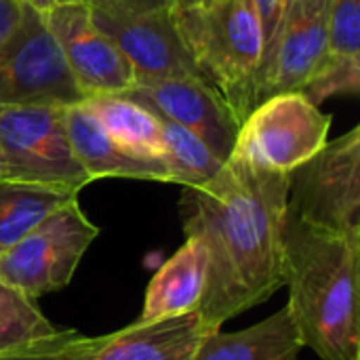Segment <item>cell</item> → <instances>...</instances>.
<instances>
[{"label":"cell","instance_id":"obj_6","mask_svg":"<svg viewBox=\"0 0 360 360\" xmlns=\"http://www.w3.org/2000/svg\"><path fill=\"white\" fill-rule=\"evenodd\" d=\"M97 234L99 228L74 198L0 253V283L32 300L61 291Z\"/></svg>","mask_w":360,"mask_h":360},{"label":"cell","instance_id":"obj_2","mask_svg":"<svg viewBox=\"0 0 360 360\" xmlns=\"http://www.w3.org/2000/svg\"><path fill=\"white\" fill-rule=\"evenodd\" d=\"M360 240L316 230L287 213L283 281L304 348L321 360H360Z\"/></svg>","mask_w":360,"mask_h":360},{"label":"cell","instance_id":"obj_18","mask_svg":"<svg viewBox=\"0 0 360 360\" xmlns=\"http://www.w3.org/2000/svg\"><path fill=\"white\" fill-rule=\"evenodd\" d=\"M74 198H78L74 192L30 181L0 179V253Z\"/></svg>","mask_w":360,"mask_h":360},{"label":"cell","instance_id":"obj_11","mask_svg":"<svg viewBox=\"0 0 360 360\" xmlns=\"http://www.w3.org/2000/svg\"><path fill=\"white\" fill-rule=\"evenodd\" d=\"M331 0H287L259 86V101L302 91L327 57Z\"/></svg>","mask_w":360,"mask_h":360},{"label":"cell","instance_id":"obj_27","mask_svg":"<svg viewBox=\"0 0 360 360\" xmlns=\"http://www.w3.org/2000/svg\"><path fill=\"white\" fill-rule=\"evenodd\" d=\"M215 0H173V8H192V6H205Z\"/></svg>","mask_w":360,"mask_h":360},{"label":"cell","instance_id":"obj_4","mask_svg":"<svg viewBox=\"0 0 360 360\" xmlns=\"http://www.w3.org/2000/svg\"><path fill=\"white\" fill-rule=\"evenodd\" d=\"M65 105H0V179L78 194L91 177L78 162L63 118Z\"/></svg>","mask_w":360,"mask_h":360},{"label":"cell","instance_id":"obj_14","mask_svg":"<svg viewBox=\"0 0 360 360\" xmlns=\"http://www.w3.org/2000/svg\"><path fill=\"white\" fill-rule=\"evenodd\" d=\"M205 333L198 310L156 323H133L108 333L89 360H188Z\"/></svg>","mask_w":360,"mask_h":360},{"label":"cell","instance_id":"obj_23","mask_svg":"<svg viewBox=\"0 0 360 360\" xmlns=\"http://www.w3.org/2000/svg\"><path fill=\"white\" fill-rule=\"evenodd\" d=\"M93 13L112 19L143 17L160 11H173V0H82Z\"/></svg>","mask_w":360,"mask_h":360},{"label":"cell","instance_id":"obj_1","mask_svg":"<svg viewBox=\"0 0 360 360\" xmlns=\"http://www.w3.org/2000/svg\"><path fill=\"white\" fill-rule=\"evenodd\" d=\"M289 173L232 152L207 184L184 188L186 236L207 249V283L198 316L207 331L268 302L283 281V230Z\"/></svg>","mask_w":360,"mask_h":360},{"label":"cell","instance_id":"obj_9","mask_svg":"<svg viewBox=\"0 0 360 360\" xmlns=\"http://www.w3.org/2000/svg\"><path fill=\"white\" fill-rule=\"evenodd\" d=\"M42 15L84 99L93 95H118L135 86L131 63L114 40L97 27L84 2L61 4Z\"/></svg>","mask_w":360,"mask_h":360},{"label":"cell","instance_id":"obj_25","mask_svg":"<svg viewBox=\"0 0 360 360\" xmlns=\"http://www.w3.org/2000/svg\"><path fill=\"white\" fill-rule=\"evenodd\" d=\"M21 13L23 4L19 0H0V44L11 36V32L19 23Z\"/></svg>","mask_w":360,"mask_h":360},{"label":"cell","instance_id":"obj_20","mask_svg":"<svg viewBox=\"0 0 360 360\" xmlns=\"http://www.w3.org/2000/svg\"><path fill=\"white\" fill-rule=\"evenodd\" d=\"M36 306V300L0 283V352L32 346L59 333Z\"/></svg>","mask_w":360,"mask_h":360},{"label":"cell","instance_id":"obj_21","mask_svg":"<svg viewBox=\"0 0 360 360\" xmlns=\"http://www.w3.org/2000/svg\"><path fill=\"white\" fill-rule=\"evenodd\" d=\"M103 342L105 335L86 338L74 329H61L51 340L0 352V360H89Z\"/></svg>","mask_w":360,"mask_h":360},{"label":"cell","instance_id":"obj_17","mask_svg":"<svg viewBox=\"0 0 360 360\" xmlns=\"http://www.w3.org/2000/svg\"><path fill=\"white\" fill-rule=\"evenodd\" d=\"M84 103L105 131L131 154L165 165V141L160 120L154 112L124 95H93ZM167 167V165H165Z\"/></svg>","mask_w":360,"mask_h":360},{"label":"cell","instance_id":"obj_10","mask_svg":"<svg viewBox=\"0 0 360 360\" xmlns=\"http://www.w3.org/2000/svg\"><path fill=\"white\" fill-rule=\"evenodd\" d=\"M120 95L188 129L224 162L230 158L236 146L238 122L221 95L200 76L139 82Z\"/></svg>","mask_w":360,"mask_h":360},{"label":"cell","instance_id":"obj_24","mask_svg":"<svg viewBox=\"0 0 360 360\" xmlns=\"http://www.w3.org/2000/svg\"><path fill=\"white\" fill-rule=\"evenodd\" d=\"M253 4L259 13L262 25H264V42H266L264 65H262V76H264V68H266V61H268V55H270V49H272V42H274V36H276V30H278L287 0H253Z\"/></svg>","mask_w":360,"mask_h":360},{"label":"cell","instance_id":"obj_26","mask_svg":"<svg viewBox=\"0 0 360 360\" xmlns=\"http://www.w3.org/2000/svg\"><path fill=\"white\" fill-rule=\"evenodd\" d=\"M19 2L27 4V6H32V8L40 11V13H46V11H51V8H55V6H61V4H74V2H82V0H19Z\"/></svg>","mask_w":360,"mask_h":360},{"label":"cell","instance_id":"obj_13","mask_svg":"<svg viewBox=\"0 0 360 360\" xmlns=\"http://www.w3.org/2000/svg\"><path fill=\"white\" fill-rule=\"evenodd\" d=\"M63 118L72 150L91 181L101 177H124L171 184L169 171L162 162L146 160L124 150L89 110L84 99L65 105Z\"/></svg>","mask_w":360,"mask_h":360},{"label":"cell","instance_id":"obj_5","mask_svg":"<svg viewBox=\"0 0 360 360\" xmlns=\"http://www.w3.org/2000/svg\"><path fill=\"white\" fill-rule=\"evenodd\" d=\"M287 213L316 230L360 240V127L327 141L289 173Z\"/></svg>","mask_w":360,"mask_h":360},{"label":"cell","instance_id":"obj_16","mask_svg":"<svg viewBox=\"0 0 360 360\" xmlns=\"http://www.w3.org/2000/svg\"><path fill=\"white\" fill-rule=\"evenodd\" d=\"M302 350V335L285 306L243 331H207L188 360H297Z\"/></svg>","mask_w":360,"mask_h":360},{"label":"cell","instance_id":"obj_3","mask_svg":"<svg viewBox=\"0 0 360 360\" xmlns=\"http://www.w3.org/2000/svg\"><path fill=\"white\" fill-rule=\"evenodd\" d=\"M179 34L200 76L221 95L240 122L259 103L264 25L253 0H215L173 8Z\"/></svg>","mask_w":360,"mask_h":360},{"label":"cell","instance_id":"obj_7","mask_svg":"<svg viewBox=\"0 0 360 360\" xmlns=\"http://www.w3.org/2000/svg\"><path fill=\"white\" fill-rule=\"evenodd\" d=\"M82 99L44 15L23 4L19 23L0 44V105H70Z\"/></svg>","mask_w":360,"mask_h":360},{"label":"cell","instance_id":"obj_8","mask_svg":"<svg viewBox=\"0 0 360 360\" xmlns=\"http://www.w3.org/2000/svg\"><path fill=\"white\" fill-rule=\"evenodd\" d=\"M331 116L302 91L262 99L240 122L232 152L281 173H291L329 141Z\"/></svg>","mask_w":360,"mask_h":360},{"label":"cell","instance_id":"obj_15","mask_svg":"<svg viewBox=\"0 0 360 360\" xmlns=\"http://www.w3.org/2000/svg\"><path fill=\"white\" fill-rule=\"evenodd\" d=\"M207 283V249L200 238L186 236V243L152 276L143 310L137 323L196 312Z\"/></svg>","mask_w":360,"mask_h":360},{"label":"cell","instance_id":"obj_22","mask_svg":"<svg viewBox=\"0 0 360 360\" xmlns=\"http://www.w3.org/2000/svg\"><path fill=\"white\" fill-rule=\"evenodd\" d=\"M327 57L360 63V0H331Z\"/></svg>","mask_w":360,"mask_h":360},{"label":"cell","instance_id":"obj_12","mask_svg":"<svg viewBox=\"0 0 360 360\" xmlns=\"http://www.w3.org/2000/svg\"><path fill=\"white\" fill-rule=\"evenodd\" d=\"M93 21L114 40V44L131 63L135 72V84L165 78L200 76L179 34L173 11H160L131 19H112L93 13Z\"/></svg>","mask_w":360,"mask_h":360},{"label":"cell","instance_id":"obj_19","mask_svg":"<svg viewBox=\"0 0 360 360\" xmlns=\"http://www.w3.org/2000/svg\"><path fill=\"white\" fill-rule=\"evenodd\" d=\"M158 120L162 129L165 165L171 184L196 188L211 181L224 169L226 162L215 156L200 137L162 116H158Z\"/></svg>","mask_w":360,"mask_h":360}]
</instances>
